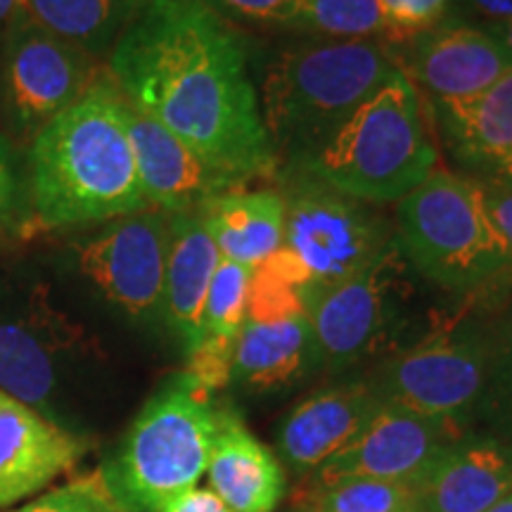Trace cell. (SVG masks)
Returning <instances> with one entry per match:
<instances>
[{
	"instance_id": "6da1fadb",
	"label": "cell",
	"mask_w": 512,
	"mask_h": 512,
	"mask_svg": "<svg viewBox=\"0 0 512 512\" xmlns=\"http://www.w3.org/2000/svg\"><path fill=\"white\" fill-rule=\"evenodd\" d=\"M107 74L207 164L245 185L273 176L278 159L245 46L202 0H145L107 57Z\"/></svg>"
},
{
	"instance_id": "7a4b0ae2",
	"label": "cell",
	"mask_w": 512,
	"mask_h": 512,
	"mask_svg": "<svg viewBox=\"0 0 512 512\" xmlns=\"http://www.w3.org/2000/svg\"><path fill=\"white\" fill-rule=\"evenodd\" d=\"M31 230H64L150 209L107 72L31 138L24 166Z\"/></svg>"
},
{
	"instance_id": "3957f363",
	"label": "cell",
	"mask_w": 512,
	"mask_h": 512,
	"mask_svg": "<svg viewBox=\"0 0 512 512\" xmlns=\"http://www.w3.org/2000/svg\"><path fill=\"white\" fill-rule=\"evenodd\" d=\"M384 41H325L287 50L268 67L261 88L273 155L304 166L339 126L380 91L399 67V50Z\"/></svg>"
},
{
	"instance_id": "277c9868",
	"label": "cell",
	"mask_w": 512,
	"mask_h": 512,
	"mask_svg": "<svg viewBox=\"0 0 512 512\" xmlns=\"http://www.w3.org/2000/svg\"><path fill=\"white\" fill-rule=\"evenodd\" d=\"M418 88L396 72L302 169L361 202H399L437 169Z\"/></svg>"
},
{
	"instance_id": "5b68a950",
	"label": "cell",
	"mask_w": 512,
	"mask_h": 512,
	"mask_svg": "<svg viewBox=\"0 0 512 512\" xmlns=\"http://www.w3.org/2000/svg\"><path fill=\"white\" fill-rule=\"evenodd\" d=\"M396 221L408 264L446 290L491 292L512 278L477 178L434 169L399 200Z\"/></svg>"
},
{
	"instance_id": "8992f818",
	"label": "cell",
	"mask_w": 512,
	"mask_h": 512,
	"mask_svg": "<svg viewBox=\"0 0 512 512\" xmlns=\"http://www.w3.org/2000/svg\"><path fill=\"white\" fill-rule=\"evenodd\" d=\"M211 396L178 375L133 422L117 475L121 491L140 508L155 512L204 477L219 430V408Z\"/></svg>"
},
{
	"instance_id": "52a82bcc",
	"label": "cell",
	"mask_w": 512,
	"mask_h": 512,
	"mask_svg": "<svg viewBox=\"0 0 512 512\" xmlns=\"http://www.w3.org/2000/svg\"><path fill=\"white\" fill-rule=\"evenodd\" d=\"M491 335L465 316L434 323L413 347L399 351L380 370L375 392L382 401L418 413L458 432L486 396Z\"/></svg>"
},
{
	"instance_id": "ba28073f",
	"label": "cell",
	"mask_w": 512,
	"mask_h": 512,
	"mask_svg": "<svg viewBox=\"0 0 512 512\" xmlns=\"http://www.w3.org/2000/svg\"><path fill=\"white\" fill-rule=\"evenodd\" d=\"M408 268L394 235L366 268L313 292L309 320L325 366L344 368L392 347L413 297Z\"/></svg>"
},
{
	"instance_id": "9c48e42d",
	"label": "cell",
	"mask_w": 512,
	"mask_h": 512,
	"mask_svg": "<svg viewBox=\"0 0 512 512\" xmlns=\"http://www.w3.org/2000/svg\"><path fill=\"white\" fill-rule=\"evenodd\" d=\"M287 183L283 247L299 261L316 290L351 278L394 240L389 221L366 202L306 171Z\"/></svg>"
},
{
	"instance_id": "30bf717a",
	"label": "cell",
	"mask_w": 512,
	"mask_h": 512,
	"mask_svg": "<svg viewBox=\"0 0 512 512\" xmlns=\"http://www.w3.org/2000/svg\"><path fill=\"white\" fill-rule=\"evenodd\" d=\"M100 60L19 12L0 48V81L10 121L34 138L100 76Z\"/></svg>"
},
{
	"instance_id": "8fae6325",
	"label": "cell",
	"mask_w": 512,
	"mask_h": 512,
	"mask_svg": "<svg viewBox=\"0 0 512 512\" xmlns=\"http://www.w3.org/2000/svg\"><path fill=\"white\" fill-rule=\"evenodd\" d=\"M166 249L169 214L150 207L107 223L74 247V259L107 302L128 318L150 320L164 311Z\"/></svg>"
},
{
	"instance_id": "7c38bea8",
	"label": "cell",
	"mask_w": 512,
	"mask_h": 512,
	"mask_svg": "<svg viewBox=\"0 0 512 512\" xmlns=\"http://www.w3.org/2000/svg\"><path fill=\"white\" fill-rule=\"evenodd\" d=\"M401 72L422 88L434 112L444 114L489 91L512 69L496 38L482 27L451 19L403 43Z\"/></svg>"
},
{
	"instance_id": "4fadbf2b",
	"label": "cell",
	"mask_w": 512,
	"mask_h": 512,
	"mask_svg": "<svg viewBox=\"0 0 512 512\" xmlns=\"http://www.w3.org/2000/svg\"><path fill=\"white\" fill-rule=\"evenodd\" d=\"M458 432L382 401L363 432L316 472L320 486L349 477L418 484Z\"/></svg>"
},
{
	"instance_id": "5bb4252c",
	"label": "cell",
	"mask_w": 512,
	"mask_h": 512,
	"mask_svg": "<svg viewBox=\"0 0 512 512\" xmlns=\"http://www.w3.org/2000/svg\"><path fill=\"white\" fill-rule=\"evenodd\" d=\"M124 124L136 157L140 188L150 207L176 214L197 209L219 192L245 188L235 176L204 162L169 128L126 98Z\"/></svg>"
},
{
	"instance_id": "9a60e30c",
	"label": "cell",
	"mask_w": 512,
	"mask_h": 512,
	"mask_svg": "<svg viewBox=\"0 0 512 512\" xmlns=\"http://www.w3.org/2000/svg\"><path fill=\"white\" fill-rule=\"evenodd\" d=\"M83 451V439L0 389V508L48 489Z\"/></svg>"
},
{
	"instance_id": "2e32d148",
	"label": "cell",
	"mask_w": 512,
	"mask_h": 512,
	"mask_svg": "<svg viewBox=\"0 0 512 512\" xmlns=\"http://www.w3.org/2000/svg\"><path fill=\"white\" fill-rule=\"evenodd\" d=\"M72 342L74 332L46 294L34 292L22 316H0V389L41 413L57 392L60 354Z\"/></svg>"
},
{
	"instance_id": "e0dca14e",
	"label": "cell",
	"mask_w": 512,
	"mask_h": 512,
	"mask_svg": "<svg viewBox=\"0 0 512 512\" xmlns=\"http://www.w3.org/2000/svg\"><path fill=\"white\" fill-rule=\"evenodd\" d=\"M380 394L373 384L354 382L309 396L280 427V453L299 472H318L368 425Z\"/></svg>"
},
{
	"instance_id": "ac0fdd59",
	"label": "cell",
	"mask_w": 512,
	"mask_h": 512,
	"mask_svg": "<svg viewBox=\"0 0 512 512\" xmlns=\"http://www.w3.org/2000/svg\"><path fill=\"white\" fill-rule=\"evenodd\" d=\"M512 491V444L451 441L418 482L415 512H489Z\"/></svg>"
},
{
	"instance_id": "d6986e66",
	"label": "cell",
	"mask_w": 512,
	"mask_h": 512,
	"mask_svg": "<svg viewBox=\"0 0 512 512\" xmlns=\"http://www.w3.org/2000/svg\"><path fill=\"white\" fill-rule=\"evenodd\" d=\"M209 489L233 512H273L285 496V472L230 408L219 411V430L207 472Z\"/></svg>"
},
{
	"instance_id": "ffe728a7",
	"label": "cell",
	"mask_w": 512,
	"mask_h": 512,
	"mask_svg": "<svg viewBox=\"0 0 512 512\" xmlns=\"http://www.w3.org/2000/svg\"><path fill=\"white\" fill-rule=\"evenodd\" d=\"M320 361L306 311L245 316L233 351V380L254 392L297 382Z\"/></svg>"
},
{
	"instance_id": "44dd1931",
	"label": "cell",
	"mask_w": 512,
	"mask_h": 512,
	"mask_svg": "<svg viewBox=\"0 0 512 512\" xmlns=\"http://www.w3.org/2000/svg\"><path fill=\"white\" fill-rule=\"evenodd\" d=\"M221 254L197 209L169 214V249L164 273V316L192 349L202 337L207 292Z\"/></svg>"
},
{
	"instance_id": "7402d4cb",
	"label": "cell",
	"mask_w": 512,
	"mask_h": 512,
	"mask_svg": "<svg viewBox=\"0 0 512 512\" xmlns=\"http://www.w3.org/2000/svg\"><path fill=\"white\" fill-rule=\"evenodd\" d=\"M223 259L259 266L283 247L285 200L278 190H228L197 207Z\"/></svg>"
},
{
	"instance_id": "603a6c76",
	"label": "cell",
	"mask_w": 512,
	"mask_h": 512,
	"mask_svg": "<svg viewBox=\"0 0 512 512\" xmlns=\"http://www.w3.org/2000/svg\"><path fill=\"white\" fill-rule=\"evenodd\" d=\"M437 117L458 159L484 181H512V69L477 100Z\"/></svg>"
},
{
	"instance_id": "cb8c5ba5",
	"label": "cell",
	"mask_w": 512,
	"mask_h": 512,
	"mask_svg": "<svg viewBox=\"0 0 512 512\" xmlns=\"http://www.w3.org/2000/svg\"><path fill=\"white\" fill-rule=\"evenodd\" d=\"M145 0H24V12L95 60L110 57Z\"/></svg>"
},
{
	"instance_id": "d4e9b609",
	"label": "cell",
	"mask_w": 512,
	"mask_h": 512,
	"mask_svg": "<svg viewBox=\"0 0 512 512\" xmlns=\"http://www.w3.org/2000/svg\"><path fill=\"white\" fill-rule=\"evenodd\" d=\"M418 484L349 477L320 486L309 503L316 512H415Z\"/></svg>"
},
{
	"instance_id": "484cf974",
	"label": "cell",
	"mask_w": 512,
	"mask_h": 512,
	"mask_svg": "<svg viewBox=\"0 0 512 512\" xmlns=\"http://www.w3.org/2000/svg\"><path fill=\"white\" fill-rule=\"evenodd\" d=\"M299 29L339 38V41H384L389 29L377 0H302Z\"/></svg>"
},
{
	"instance_id": "4316f807",
	"label": "cell",
	"mask_w": 512,
	"mask_h": 512,
	"mask_svg": "<svg viewBox=\"0 0 512 512\" xmlns=\"http://www.w3.org/2000/svg\"><path fill=\"white\" fill-rule=\"evenodd\" d=\"M252 271L254 268L235 264L221 256L214 278H211L207 302H204L202 337L228 339V342L238 339L247 316Z\"/></svg>"
},
{
	"instance_id": "83f0119b",
	"label": "cell",
	"mask_w": 512,
	"mask_h": 512,
	"mask_svg": "<svg viewBox=\"0 0 512 512\" xmlns=\"http://www.w3.org/2000/svg\"><path fill=\"white\" fill-rule=\"evenodd\" d=\"M12 512H124L110 482L95 472L50 489Z\"/></svg>"
},
{
	"instance_id": "f1b7e54d",
	"label": "cell",
	"mask_w": 512,
	"mask_h": 512,
	"mask_svg": "<svg viewBox=\"0 0 512 512\" xmlns=\"http://www.w3.org/2000/svg\"><path fill=\"white\" fill-rule=\"evenodd\" d=\"M491 335V366L486 396H491L494 411L512 430V297L505 306Z\"/></svg>"
},
{
	"instance_id": "f546056e",
	"label": "cell",
	"mask_w": 512,
	"mask_h": 512,
	"mask_svg": "<svg viewBox=\"0 0 512 512\" xmlns=\"http://www.w3.org/2000/svg\"><path fill=\"white\" fill-rule=\"evenodd\" d=\"M389 29V46H403L444 22L451 0H377Z\"/></svg>"
},
{
	"instance_id": "4dcf8cb0",
	"label": "cell",
	"mask_w": 512,
	"mask_h": 512,
	"mask_svg": "<svg viewBox=\"0 0 512 512\" xmlns=\"http://www.w3.org/2000/svg\"><path fill=\"white\" fill-rule=\"evenodd\" d=\"M29 228L24 169L12 145L0 136V230Z\"/></svg>"
},
{
	"instance_id": "1f68e13d",
	"label": "cell",
	"mask_w": 512,
	"mask_h": 512,
	"mask_svg": "<svg viewBox=\"0 0 512 512\" xmlns=\"http://www.w3.org/2000/svg\"><path fill=\"white\" fill-rule=\"evenodd\" d=\"M207 8L226 22L245 24H287L297 27L302 0H202Z\"/></svg>"
},
{
	"instance_id": "d6a6232c",
	"label": "cell",
	"mask_w": 512,
	"mask_h": 512,
	"mask_svg": "<svg viewBox=\"0 0 512 512\" xmlns=\"http://www.w3.org/2000/svg\"><path fill=\"white\" fill-rule=\"evenodd\" d=\"M484 190V204L489 211V219L494 223L498 238H501L505 254L512 266V181H498V178H489V181H479Z\"/></svg>"
},
{
	"instance_id": "836d02e7",
	"label": "cell",
	"mask_w": 512,
	"mask_h": 512,
	"mask_svg": "<svg viewBox=\"0 0 512 512\" xmlns=\"http://www.w3.org/2000/svg\"><path fill=\"white\" fill-rule=\"evenodd\" d=\"M155 512H233L221 501L219 494L204 489V486H190L181 494L166 498Z\"/></svg>"
},
{
	"instance_id": "e575fe53",
	"label": "cell",
	"mask_w": 512,
	"mask_h": 512,
	"mask_svg": "<svg viewBox=\"0 0 512 512\" xmlns=\"http://www.w3.org/2000/svg\"><path fill=\"white\" fill-rule=\"evenodd\" d=\"M467 19H477L484 27H494L512 19V0H453Z\"/></svg>"
},
{
	"instance_id": "d590c367",
	"label": "cell",
	"mask_w": 512,
	"mask_h": 512,
	"mask_svg": "<svg viewBox=\"0 0 512 512\" xmlns=\"http://www.w3.org/2000/svg\"><path fill=\"white\" fill-rule=\"evenodd\" d=\"M24 10V0H0V48H3L5 36L15 22L19 12Z\"/></svg>"
},
{
	"instance_id": "8d00e7d4",
	"label": "cell",
	"mask_w": 512,
	"mask_h": 512,
	"mask_svg": "<svg viewBox=\"0 0 512 512\" xmlns=\"http://www.w3.org/2000/svg\"><path fill=\"white\" fill-rule=\"evenodd\" d=\"M486 31L496 38V43L503 48L505 57H508L512 64V19H508V22L503 24H494V27H486Z\"/></svg>"
},
{
	"instance_id": "74e56055",
	"label": "cell",
	"mask_w": 512,
	"mask_h": 512,
	"mask_svg": "<svg viewBox=\"0 0 512 512\" xmlns=\"http://www.w3.org/2000/svg\"><path fill=\"white\" fill-rule=\"evenodd\" d=\"M489 512H512V491L510 494H505Z\"/></svg>"
},
{
	"instance_id": "f35d334b",
	"label": "cell",
	"mask_w": 512,
	"mask_h": 512,
	"mask_svg": "<svg viewBox=\"0 0 512 512\" xmlns=\"http://www.w3.org/2000/svg\"><path fill=\"white\" fill-rule=\"evenodd\" d=\"M294 512H316V510H313V508H311V505H309V503H306V505H302V508H297V510H294Z\"/></svg>"
}]
</instances>
